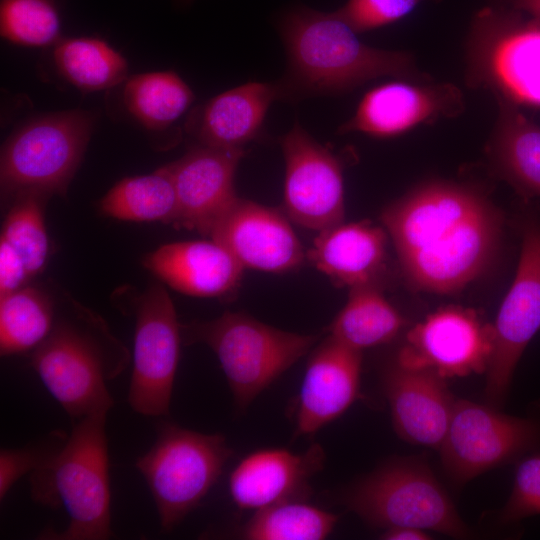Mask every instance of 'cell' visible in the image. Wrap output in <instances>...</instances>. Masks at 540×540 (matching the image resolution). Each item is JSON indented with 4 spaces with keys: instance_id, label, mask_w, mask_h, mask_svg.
<instances>
[{
    "instance_id": "obj_1",
    "label": "cell",
    "mask_w": 540,
    "mask_h": 540,
    "mask_svg": "<svg viewBox=\"0 0 540 540\" xmlns=\"http://www.w3.org/2000/svg\"><path fill=\"white\" fill-rule=\"evenodd\" d=\"M401 272L415 290L452 294L480 277L498 252L503 217L479 190L434 180L381 214Z\"/></svg>"
},
{
    "instance_id": "obj_2",
    "label": "cell",
    "mask_w": 540,
    "mask_h": 540,
    "mask_svg": "<svg viewBox=\"0 0 540 540\" xmlns=\"http://www.w3.org/2000/svg\"><path fill=\"white\" fill-rule=\"evenodd\" d=\"M279 31L287 55L285 75L276 82L280 100L338 95L386 76L431 80L412 54L362 42L337 11L295 7L284 14Z\"/></svg>"
},
{
    "instance_id": "obj_3",
    "label": "cell",
    "mask_w": 540,
    "mask_h": 540,
    "mask_svg": "<svg viewBox=\"0 0 540 540\" xmlns=\"http://www.w3.org/2000/svg\"><path fill=\"white\" fill-rule=\"evenodd\" d=\"M107 415L74 421L69 435L56 443L30 473L32 499L51 508L63 507L67 527L43 532L40 538L105 540L112 536Z\"/></svg>"
},
{
    "instance_id": "obj_4",
    "label": "cell",
    "mask_w": 540,
    "mask_h": 540,
    "mask_svg": "<svg viewBox=\"0 0 540 540\" xmlns=\"http://www.w3.org/2000/svg\"><path fill=\"white\" fill-rule=\"evenodd\" d=\"M128 362V351L88 315L56 319L30 356L42 384L73 421L108 415L114 400L107 383Z\"/></svg>"
},
{
    "instance_id": "obj_5",
    "label": "cell",
    "mask_w": 540,
    "mask_h": 540,
    "mask_svg": "<svg viewBox=\"0 0 540 540\" xmlns=\"http://www.w3.org/2000/svg\"><path fill=\"white\" fill-rule=\"evenodd\" d=\"M467 85L497 102L540 109V21L508 6H486L465 43Z\"/></svg>"
},
{
    "instance_id": "obj_6",
    "label": "cell",
    "mask_w": 540,
    "mask_h": 540,
    "mask_svg": "<svg viewBox=\"0 0 540 540\" xmlns=\"http://www.w3.org/2000/svg\"><path fill=\"white\" fill-rule=\"evenodd\" d=\"M342 503L374 527H413L456 539L475 535L422 458L388 460L351 484Z\"/></svg>"
},
{
    "instance_id": "obj_7",
    "label": "cell",
    "mask_w": 540,
    "mask_h": 540,
    "mask_svg": "<svg viewBox=\"0 0 540 540\" xmlns=\"http://www.w3.org/2000/svg\"><path fill=\"white\" fill-rule=\"evenodd\" d=\"M181 333L186 343H204L216 354L238 409L246 408L319 339L277 329L240 312L181 325Z\"/></svg>"
},
{
    "instance_id": "obj_8",
    "label": "cell",
    "mask_w": 540,
    "mask_h": 540,
    "mask_svg": "<svg viewBox=\"0 0 540 540\" xmlns=\"http://www.w3.org/2000/svg\"><path fill=\"white\" fill-rule=\"evenodd\" d=\"M231 455L221 434L159 423L154 444L135 465L153 497L163 532L173 530L200 504Z\"/></svg>"
},
{
    "instance_id": "obj_9",
    "label": "cell",
    "mask_w": 540,
    "mask_h": 540,
    "mask_svg": "<svg viewBox=\"0 0 540 540\" xmlns=\"http://www.w3.org/2000/svg\"><path fill=\"white\" fill-rule=\"evenodd\" d=\"M93 115L69 110L43 115L5 142L0 161L2 192L65 196L89 142Z\"/></svg>"
},
{
    "instance_id": "obj_10",
    "label": "cell",
    "mask_w": 540,
    "mask_h": 540,
    "mask_svg": "<svg viewBox=\"0 0 540 540\" xmlns=\"http://www.w3.org/2000/svg\"><path fill=\"white\" fill-rule=\"evenodd\" d=\"M439 451L446 475L460 486L488 470L540 453V399L530 404L524 416L456 400Z\"/></svg>"
},
{
    "instance_id": "obj_11",
    "label": "cell",
    "mask_w": 540,
    "mask_h": 540,
    "mask_svg": "<svg viewBox=\"0 0 540 540\" xmlns=\"http://www.w3.org/2000/svg\"><path fill=\"white\" fill-rule=\"evenodd\" d=\"M493 326L494 347L484 394L486 404L499 409L525 348L540 330V217L534 212L523 219L516 275Z\"/></svg>"
},
{
    "instance_id": "obj_12",
    "label": "cell",
    "mask_w": 540,
    "mask_h": 540,
    "mask_svg": "<svg viewBox=\"0 0 540 540\" xmlns=\"http://www.w3.org/2000/svg\"><path fill=\"white\" fill-rule=\"evenodd\" d=\"M130 407L143 416H168L181 346V324L167 290L148 287L137 299Z\"/></svg>"
},
{
    "instance_id": "obj_13",
    "label": "cell",
    "mask_w": 540,
    "mask_h": 540,
    "mask_svg": "<svg viewBox=\"0 0 540 540\" xmlns=\"http://www.w3.org/2000/svg\"><path fill=\"white\" fill-rule=\"evenodd\" d=\"M283 209L295 224L320 232L344 222L343 164L296 120L281 137Z\"/></svg>"
},
{
    "instance_id": "obj_14",
    "label": "cell",
    "mask_w": 540,
    "mask_h": 540,
    "mask_svg": "<svg viewBox=\"0 0 540 540\" xmlns=\"http://www.w3.org/2000/svg\"><path fill=\"white\" fill-rule=\"evenodd\" d=\"M494 347V326L469 308L446 306L409 330L396 362L428 369L447 379L487 371Z\"/></svg>"
},
{
    "instance_id": "obj_15",
    "label": "cell",
    "mask_w": 540,
    "mask_h": 540,
    "mask_svg": "<svg viewBox=\"0 0 540 540\" xmlns=\"http://www.w3.org/2000/svg\"><path fill=\"white\" fill-rule=\"evenodd\" d=\"M465 109L464 95L452 83L387 82L370 89L339 133L359 132L390 138L441 119L455 118Z\"/></svg>"
},
{
    "instance_id": "obj_16",
    "label": "cell",
    "mask_w": 540,
    "mask_h": 540,
    "mask_svg": "<svg viewBox=\"0 0 540 540\" xmlns=\"http://www.w3.org/2000/svg\"><path fill=\"white\" fill-rule=\"evenodd\" d=\"M245 269L285 273L305 261L284 211L238 197L210 234Z\"/></svg>"
},
{
    "instance_id": "obj_17",
    "label": "cell",
    "mask_w": 540,
    "mask_h": 540,
    "mask_svg": "<svg viewBox=\"0 0 540 540\" xmlns=\"http://www.w3.org/2000/svg\"><path fill=\"white\" fill-rule=\"evenodd\" d=\"M244 149L199 145L168 164L177 197L174 225L209 236L238 196L234 176Z\"/></svg>"
},
{
    "instance_id": "obj_18",
    "label": "cell",
    "mask_w": 540,
    "mask_h": 540,
    "mask_svg": "<svg viewBox=\"0 0 540 540\" xmlns=\"http://www.w3.org/2000/svg\"><path fill=\"white\" fill-rule=\"evenodd\" d=\"M382 386L397 435L408 443L439 449L456 401L446 379L432 370L395 362L385 370Z\"/></svg>"
},
{
    "instance_id": "obj_19",
    "label": "cell",
    "mask_w": 540,
    "mask_h": 540,
    "mask_svg": "<svg viewBox=\"0 0 540 540\" xmlns=\"http://www.w3.org/2000/svg\"><path fill=\"white\" fill-rule=\"evenodd\" d=\"M362 351L329 336L311 353L301 384L294 436L311 435L339 418L356 400Z\"/></svg>"
},
{
    "instance_id": "obj_20",
    "label": "cell",
    "mask_w": 540,
    "mask_h": 540,
    "mask_svg": "<svg viewBox=\"0 0 540 540\" xmlns=\"http://www.w3.org/2000/svg\"><path fill=\"white\" fill-rule=\"evenodd\" d=\"M325 453L313 444L303 453L266 448L245 456L229 478V493L241 510H260L288 500H305L309 481L323 468Z\"/></svg>"
},
{
    "instance_id": "obj_21",
    "label": "cell",
    "mask_w": 540,
    "mask_h": 540,
    "mask_svg": "<svg viewBox=\"0 0 540 540\" xmlns=\"http://www.w3.org/2000/svg\"><path fill=\"white\" fill-rule=\"evenodd\" d=\"M143 264L174 290L195 297H221L232 292L244 270L213 239L162 245L147 254Z\"/></svg>"
},
{
    "instance_id": "obj_22",
    "label": "cell",
    "mask_w": 540,
    "mask_h": 540,
    "mask_svg": "<svg viewBox=\"0 0 540 540\" xmlns=\"http://www.w3.org/2000/svg\"><path fill=\"white\" fill-rule=\"evenodd\" d=\"M387 238L385 228L368 221L343 222L318 232L306 257L337 286H380Z\"/></svg>"
},
{
    "instance_id": "obj_23",
    "label": "cell",
    "mask_w": 540,
    "mask_h": 540,
    "mask_svg": "<svg viewBox=\"0 0 540 540\" xmlns=\"http://www.w3.org/2000/svg\"><path fill=\"white\" fill-rule=\"evenodd\" d=\"M275 100H280L276 82H248L210 99L191 115L187 126L199 145L243 149L260 137Z\"/></svg>"
},
{
    "instance_id": "obj_24",
    "label": "cell",
    "mask_w": 540,
    "mask_h": 540,
    "mask_svg": "<svg viewBox=\"0 0 540 540\" xmlns=\"http://www.w3.org/2000/svg\"><path fill=\"white\" fill-rule=\"evenodd\" d=\"M486 153L496 174L525 199L540 197V126L516 106L497 102Z\"/></svg>"
},
{
    "instance_id": "obj_25",
    "label": "cell",
    "mask_w": 540,
    "mask_h": 540,
    "mask_svg": "<svg viewBox=\"0 0 540 540\" xmlns=\"http://www.w3.org/2000/svg\"><path fill=\"white\" fill-rule=\"evenodd\" d=\"M405 319L385 298L380 286L349 289L346 304L328 327L329 336L363 351L392 341L403 329Z\"/></svg>"
},
{
    "instance_id": "obj_26",
    "label": "cell",
    "mask_w": 540,
    "mask_h": 540,
    "mask_svg": "<svg viewBox=\"0 0 540 540\" xmlns=\"http://www.w3.org/2000/svg\"><path fill=\"white\" fill-rule=\"evenodd\" d=\"M99 209L119 220L174 224L177 197L168 166L148 175L122 179L103 196Z\"/></svg>"
},
{
    "instance_id": "obj_27",
    "label": "cell",
    "mask_w": 540,
    "mask_h": 540,
    "mask_svg": "<svg viewBox=\"0 0 540 540\" xmlns=\"http://www.w3.org/2000/svg\"><path fill=\"white\" fill-rule=\"evenodd\" d=\"M193 100L190 87L173 71L136 75L124 88L128 111L151 130L169 127L186 112Z\"/></svg>"
},
{
    "instance_id": "obj_28",
    "label": "cell",
    "mask_w": 540,
    "mask_h": 540,
    "mask_svg": "<svg viewBox=\"0 0 540 540\" xmlns=\"http://www.w3.org/2000/svg\"><path fill=\"white\" fill-rule=\"evenodd\" d=\"M51 300L40 290L22 287L0 297V353L10 356L33 351L55 324Z\"/></svg>"
},
{
    "instance_id": "obj_29",
    "label": "cell",
    "mask_w": 540,
    "mask_h": 540,
    "mask_svg": "<svg viewBox=\"0 0 540 540\" xmlns=\"http://www.w3.org/2000/svg\"><path fill=\"white\" fill-rule=\"evenodd\" d=\"M53 57L61 75L86 92L110 88L125 79L128 71L126 60L97 38L58 41Z\"/></svg>"
},
{
    "instance_id": "obj_30",
    "label": "cell",
    "mask_w": 540,
    "mask_h": 540,
    "mask_svg": "<svg viewBox=\"0 0 540 540\" xmlns=\"http://www.w3.org/2000/svg\"><path fill=\"white\" fill-rule=\"evenodd\" d=\"M337 522V515L305 500H288L255 511L239 536L246 540H322Z\"/></svg>"
},
{
    "instance_id": "obj_31",
    "label": "cell",
    "mask_w": 540,
    "mask_h": 540,
    "mask_svg": "<svg viewBox=\"0 0 540 540\" xmlns=\"http://www.w3.org/2000/svg\"><path fill=\"white\" fill-rule=\"evenodd\" d=\"M48 196L25 192L15 196L7 214L1 238L23 258L30 276L41 271L48 256V236L44 221V203Z\"/></svg>"
},
{
    "instance_id": "obj_32",
    "label": "cell",
    "mask_w": 540,
    "mask_h": 540,
    "mask_svg": "<svg viewBox=\"0 0 540 540\" xmlns=\"http://www.w3.org/2000/svg\"><path fill=\"white\" fill-rule=\"evenodd\" d=\"M0 30L13 43L47 46L58 41L60 18L51 0H1Z\"/></svg>"
},
{
    "instance_id": "obj_33",
    "label": "cell",
    "mask_w": 540,
    "mask_h": 540,
    "mask_svg": "<svg viewBox=\"0 0 540 540\" xmlns=\"http://www.w3.org/2000/svg\"><path fill=\"white\" fill-rule=\"evenodd\" d=\"M535 515H540V453L516 462L512 490L498 513L497 522L513 525Z\"/></svg>"
},
{
    "instance_id": "obj_34",
    "label": "cell",
    "mask_w": 540,
    "mask_h": 540,
    "mask_svg": "<svg viewBox=\"0 0 540 540\" xmlns=\"http://www.w3.org/2000/svg\"><path fill=\"white\" fill-rule=\"evenodd\" d=\"M423 1L426 0H348L337 13L361 33L400 20Z\"/></svg>"
},
{
    "instance_id": "obj_35",
    "label": "cell",
    "mask_w": 540,
    "mask_h": 540,
    "mask_svg": "<svg viewBox=\"0 0 540 540\" xmlns=\"http://www.w3.org/2000/svg\"><path fill=\"white\" fill-rule=\"evenodd\" d=\"M62 437L52 435L43 444L21 448L1 449L0 452V500L2 501L12 486L25 474L31 473L47 457Z\"/></svg>"
},
{
    "instance_id": "obj_36",
    "label": "cell",
    "mask_w": 540,
    "mask_h": 540,
    "mask_svg": "<svg viewBox=\"0 0 540 540\" xmlns=\"http://www.w3.org/2000/svg\"><path fill=\"white\" fill-rule=\"evenodd\" d=\"M30 277L25 262L17 250L0 239V297L24 287Z\"/></svg>"
},
{
    "instance_id": "obj_37",
    "label": "cell",
    "mask_w": 540,
    "mask_h": 540,
    "mask_svg": "<svg viewBox=\"0 0 540 540\" xmlns=\"http://www.w3.org/2000/svg\"><path fill=\"white\" fill-rule=\"evenodd\" d=\"M380 538L384 540H428L431 539V536L425 530L418 528L392 527L384 529Z\"/></svg>"
},
{
    "instance_id": "obj_38",
    "label": "cell",
    "mask_w": 540,
    "mask_h": 540,
    "mask_svg": "<svg viewBox=\"0 0 540 540\" xmlns=\"http://www.w3.org/2000/svg\"><path fill=\"white\" fill-rule=\"evenodd\" d=\"M506 6L540 21V0H505Z\"/></svg>"
}]
</instances>
